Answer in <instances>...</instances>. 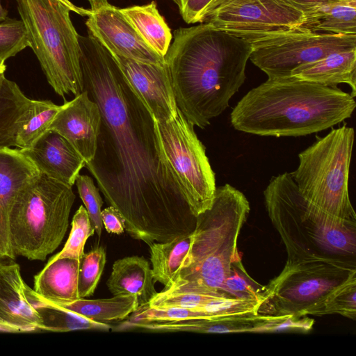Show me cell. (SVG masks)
I'll use <instances>...</instances> for the list:
<instances>
[{
  "label": "cell",
  "instance_id": "83f0119b",
  "mask_svg": "<svg viewBox=\"0 0 356 356\" xmlns=\"http://www.w3.org/2000/svg\"><path fill=\"white\" fill-rule=\"evenodd\" d=\"M61 107L50 100H33L32 113L17 134V147L20 149L31 147L49 131Z\"/></svg>",
  "mask_w": 356,
  "mask_h": 356
},
{
  "label": "cell",
  "instance_id": "7a4b0ae2",
  "mask_svg": "<svg viewBox=\"0 0 356 356\" xmlns=\"http://www.w3.org/2000/svg\"><path fill=\"white\" fill-rule=\"evenodd\" d=\"M250 42L205 23L180 28L164 57L178 109L201 129L220 115L245 80Z\"/></svg>",
  "mask_w": 356,
  "mask_h": 356
},
{
  "label": "cell",
  "instance_id": "ac0fdd59",
  "mask_svg": "<svg viewBox=\"0 0 356 356\" xmlns=\"http://www.w3.org/2000/svg\"><path fill=\"white\" fill-rule=\"evenodd\" d=\"M40 172L73 186L86 161L63 136L48 131L31 147L20 149Z\"/></svg>",
  "mask_w": 356,
  "mask_h": 356
},
{
  "label": "cell",
  "instance_id": "f1b7e54d",
  "mask_svg": "<svg viewBox=\"0 0 356 356\" xmlns=\"http://www.w3.org/2000/svg\"><path fill=\"white\" fill-rule=\"evenodd\" d=\"M356 272L342 284L332 289L312 310L311 315L337 314L355 320Z\"/></svg>",
  "mask_w": 356,
  "mask_h": 356
},
{
  "label": "cell",
  "instance_id": "836d02e7",
  "mask_svg": "<svg viewBox=\"0 0 356 356\" xmlns=\"http://www.w3.org/2000/svg\"><path fill=\"white\" fill-rule=\"evenodd\" d=\"M75 184L80 198L88 213L91 224L100 238L103 229L101 213L104 202L99 194V189L95 185L93 179L88 175H79Z\"/></svg>",
  "mask_w": 356,
  "mask_h": 356
},
{
  "label": "cell",
  "instance_id": "4fadbf2b",
  "mask_svg": "<svg viewBox=\"0 0 356 356\" xmlns=\"http://www.w3.org/2000/svg\"><path fill=\"white\" fill-rule=\"evenodd\" d=\"M88 17V34L111 54L145 63H165L164 58L145 42L119 8L110 4Z\"/></svg>",
  "mask_w": 356,
  "mask_h": 356
},
{
  "label": "cell",
  "instance_id": "30bf717a",
  "mask_svg": "<svg viewBox=\"0 0 356 356\" xmlns=\"http://www.w3.org/2000/svg\"><path fill=\"white\" fill-rule=\"evenodd\" d=\"M155 120V119H154ZM163 152L195 217L210 209L216 189L215 173L194 126L178 109L169 120H156Z\"/></svg>",
  "mask_w": 356,
  "mask_h": 356
},
{
  "label": "cell",
  "instance_id": "7c38bea8",
  "mask_svg": "<svg viewBox=\"0 0 356 356\" xmlns=\"http://www.w3.org/2000/svg\"><path fill=\"white\" fill-rule=\"evenodd\" d=\"M304 13L282 0H217L204 22L249 42L300 27Z\"/></svg>",
  "mask_w": 356,
  "mask_h": 356
},
{
  "label": "cell",
  "instance_id": "5b68a950",
  "mask_svg": "<svg viewBox=\"0 0 356 356\" xmlns=\"http://www.w3.org/2000/svg\"><path fill=\"white\" fill-rule=\"evenodd\" d=\"M250 211L242 192L229 184L216 187L211 208L197 217L191 246L177 280L162 291L229 297L222 287L232 264L241 258L237 243Z\"/></svg>",
  "mask_w": 356,
  "mask_h": 356
},
{
  "label": "cell",
  "instance_id": "44dd1931",
  "mask_svg": "<svg viewBox=\"0 0 356 356\" xmlns=\"http://www.w3.org/2000/svg\"><path fill=\"white\" fill-rule=\"evenodd\" d=\"M80 260L60 258L48 261L34 277L33 291L49 302L71 301L80 298L78 276Z\"/></svg>",
  "mask_w": 356,
  "mask_h": 356
},
{
  "label": "cell",
  "instance_id": "d6986e66",
  "mask_svg": "<svg viewBox=\"0 0 356 356\" xmlns=\"http://www.w3.org/2000/svg\"><path fill=\"white\" fill-rule=\"evenodd\" d=\"M291 76L320 85L337 87L346 83L356 96V49L337 51L295 68Z\"/></svg>",
  "mask_w": 356,
  "mask_h": 356
},
{
  "label": "cell",
  "instance_id": "cb8c5ba5",
  "mask_svg": "<svg viewBox=\"0 0 356 356\" xmlns=\"http://www.w3.org/2000/svg\"><path fill=\"white\" fill-rule=\"evenodd\" d=\"M304 13L300 29L312 32L356 34V0H339L314 7Z\"/></svg>",
  "mask_w": 356,
  "mask_h": 356
},
{
  "label": "cell",
  "instance_id": "52a82bcc",
  "mask_svg": "<svg viewBox=\"0 0 356 356\" xmlns=\"http://www.w3.org/2000/svg\"><path fill=\"white\" fill-rule=\"evenodd\" d=\"M17 8L49 84L65 98L83 91L79 34L58 0H17Z\"/></svg>",
  "mask_w": 356,
  "mask_h": 356
},
{
  "label": "cell",
  "instance_id": "ba28073f",
  "mask_svg": "<svg viewBox=\"0 0 356 356\" xmlns=\"http://www.w3.org/2000/svg\"><path fill=\"white\" fill-rule=\"evenodd\" d=\"M355 131L343 125L299 153V164L291 175L300 193L324 212L356 222L348 179Z\"/></svg>",
  "mask_w": 356,
  "mask_h": 356
},
{
  "label": "cell",
  "instance_id": "e0dca14e",
  "mask_svg": "<svg viewBox=\"0 0 356 356\" xmlns=\"http://www.w3.org/2000/svg\"><path fill=\"white\" fill-rule=\"evenodd\" d=\"M39 173L20 149L0 147V258L16 257L10 241V211L17 193Z\"/></svg>",
  "mask_w": 356,
  "mask_h": 356
},
{
  "label": "cell",
  "instance_id": "6da1fadb",
  "mask_svg": "<svg viewBox=\"0 0 356 356\" xmlns=\"http://www.w3.org/2000/svg\"><path fill=\"white\" fill-rule=\"evenodd\" d=\"M83 90L102 116L95 154L85 167L133 238L149 245L192 234V213L161 148L155 120L111 52L79 35Z\"/></svg>",
  "mask_w": 356,
  "mask_h": 356
},
{
  "label": "cell",
  "instance_id": "7bdbcfd3",
  "mask_svg": "<svg viewBox=\"0 0 356 356\" xmlns=\"http://www.w3.org/2000/svg\"><path fill=\"white\" fill-rule=\"evenodd\" d=\"M171 1H174L179 6V0H171Z\"/></svg>",
  "mask_w": 356,
  "mask_h": 356
},
{
  "label": "cell",
  "instance_id": "8fae6325",
  "mask_svg": "<svg viewBox=\"0 0 356 356\" xmlns=\"http://www.w3.org/2000/svg\"><path fill=\"white\" fill-rule=\"evenodd\" d=\"M252 63L269 79L291 76L298 66L330 54L356 49V34L320 33L296 29L252 41Z\"/></svg>",
  "mask_w": 356,
  "mask_h": 356
},
{
  "label": "cell",
  "instance_id": "603a6c76",
  "mask_svg": "<svg viewBox=\"0 0 356 356\" xmlns=\"http://www.w3.org/2000/svg\"><path fill=\"white\" fill-rule=\"evenodd\" d=\"M33 100L0 73V147H17L19 130L32 113Z\"/></svg>",
  "mask_w": 356,
  "mask_h": 356
},
{
  "label": "cell",
  "instance_id": "1f68e13d",
  "mask_svg": "<svg viewBox=\"0 0 356 356\" xmlns=\"http://www.w3.org/2000/svg\"><path fill=\"white\" fill-rule=\"evenodd\" d=\"M263 289L246 273L241 258L234 261L231 270L224 281L222 291L232 298L252 300L260 302V293Z\"/></svg>",
  "mask_w": 356,
  "mask_h": 356
},
{
  "label": "cell",
  "instance_id": "9c48e42d",
  "mask_svg": "<svg viewBox=\"0 0 356 356\" xmlns=\"http://www.w3.org/2000/svg\"><path fill=\"white\" fill-rule=\"evenodd\" d=\"M355 272L356 268L323 261L286 263L281 273L263 286L257 313L271 316L311 315L327 293Z\"/></svg>",
  "mask_w": 356,
  "mask_h": 356
},
{
  "label": "cell",
  "instance_id": "484cf974",
  "mask_svg": "<svg viewBox=\"0 0 356 356\" xmlns=\"http://www.w3.org/2000/svg\"><path fill=\"white\" fill-rule=\"evenodd\" d=\"M193 233L166 243H150V260L154 282L171 287L177 280L192 243Z\"/></svg>",
  "mask_w": 356,
  "mask_h": 356
},
{
  "label": "cell",
  "instance_id": "ab89813d",
  "mask_svg": "<svg viewBox=\"0 0 356 356\" xmlns=\"http://www.w3.org/2000/svg\"><path fill=\"white\" fill-rule=\"evenodd\" d=\"M91 6V10L97 11L110 5L107 0H88Z\"/></svg>",
  "mask_w": 356,
  "mask_h": 356
},
{
  "label": "cell",
  "instance_id": "d6a6232c",
  "mask_svg": "<svg viewBox=\"0 0 356 356\" xmlns=\"http://www.w3.org/2000/svg\"><path fill=\"white\" fill-rule=\"evenodd\" d=\"M30 47L28 33L22 19H7L0 22V64Z\"/></svg>",
  "mask_w": 356,
  "mask_h": 356
},
{
  "label": "cell",
  "instance_id": "4dcf8cb0",
  "mask_svg": "<svg viewBox=\"0 0 356 356\" xmlns=\"http://www.w3.org/2000/svg\"><path fill=\"white\" fill-rule=\"evenodd\" d=\"M106 252L103 247H96L84 253L80 259L78 291L80 298L92 296L100 280L106 264Z\"/></svg>",
  "mask_w": 356,
  "mask_h": 356
},
{
  "label": "cell",
  "instance_id": "8d00e7d4",
  "mask_svg": "<svg viewBox=\"0 0 356 356\" xmlns=\"http://www.w3.org/2000/svg\"><path fill=\"white\" fill-rule=\"evenodd\" d=\"M103 225L107 232L121 234L124 231V221L120 213L113 206L102 210Z\"/></svg>",
  "mask_w": 356,
  "mask_h": 356
},
{
  "label": "cell",
  "instance_id": "74e56055",
  "mask_svg": "<svg viewBox=\"0 0 356 356\" xmlns=\"http://www.w3.org/2000/svg\"><path fill=\"white\" fill-rule=\"evenodd\" d=\"M293 8L305 13L314 7L339 0H282Z\"/></svg>",
  "mask_w": 356,
  "mask_h": 356
},
{
  "label": "cell",
  "instance_id": "8992f818",
  "mask_svg": "<svg viewBox=\"0 0 356 356\" xmlns=\"http://www.w3.org/2000/svg\"><path fill=\"white\" fill-rule=\"evenodd\" d=\"M76 199L72 186L40 172L17 195L9 214L15 256L44 261L61 243Z\"/></svg>",
  "mask_w": 356,
  "mask_h": 356
},
{
  "label": "cell",
  "instance_id": "9a60e30c",
  "mask_svg": "<svg viewBox=\"0 0 356 356\" xmlns=\"http://www.w3.org/2000/svg\"><path fill=\"white\" fill-rule=\"evenodd\" d=\"M101 120L97 104L83 90L62 105L49 131L66 139L86 163L95 156Z\"/></svg>",
  "mask_w": 356,
  "mask_h": 356
},
{
  "label": "cell",
  "instance_id": "d4e9b609",
  "mask_svg": "<svg viewBox=\"0 0 356 356\" xmlns=\"http://www.w3.org/2000/svg\"><path fill=\"white\" fill-rule=\"evenodd\" d=\"M145 42L164 58L170 46L172 33L154 1L120 9Z\"/></svg>",
  "mask_w": 356,
  "mask_h": 356
},
{
  "label": "cell",
  "instance_id": "60d3db41",
  "mask_svg": "<svg viewBox=\"0 0 356 356\" xmlns=\"http://www.w3.org/2000/svg\"><path fill=\"white\" fill-rule=\"evenodd\" d=\"M8 16V11L6 9H5L1 3L0 0V22L6 20L7 19Z\"/></svg>",
  "mask_w": 356,
  "mask_h": 356
},
{
  "label": "cell",
  "instance_id": "f35d334b",
  "mask_svg": "<svg viewBox=\"0 0 356 356\" xmlns=\"http://www.w3.org/2000/svg\"><path fill=\"white\" fill-rule=\"evenodd\" d=\"M63 4L68 7L71 11L76 13L81 16H89L93 11L91 9H84L81 7H78L72 3L70 0H58Z\"/></svg>",
  "mask_w": 356,
  "mask_h": 356
},
{
  "label": "cell",
  "instance_id": "3957f363",
  "mask_svg": "<svg viewBox=\"0 0 356 356\" xmlns=\"http://www.w3.org/2000/svg\"><path fill=\"white\" fill-rule=\"evenodd\" d=\"M355 97L329 87L289 76L269 79L249 90L233 108L232 127L261 136H303L350 118Z\"/></svg>",
  "mask_w": 356,
  "mask_h": 356
},
{
  "label": "cell",
  "instance_id": "5bb4252c",
  "mask_svg": "<svg viewBox=\"0 0 356 356\" xmlns=\"http://www.w3.org/2000/svg\"><path fill=\"white\" fill-rule=\"evenodd\" d=\"M111 54L156 120L167 121L177 115L178 108L165 63H145Z\"/></svg>",
  "mask_w": 356,
  "mask_h": 356
},
{
  "label": "cell",
  "instance_id": "f546056e",
  "mask_svg": "<svg viewBox=\"0 0 356 356\" xmlns=\"http://www.w3.org/2000/svg\"><path fill=\"white\" fill-rule=\"evenodd\" d=\"M71 225L70 233L63 248L51 257L49 261L60 258L80 260L84 254L86 242L95 232L85 207L81 205L77 209L73 216Z\"/></svg>",
  "mask_w": 356,
  "mask_h": 356
},
{
  "label": "cell",
  "instance_id": "277c9868",
  "mask_svg": "<svg viewBox=\"0 0 356 356\" xmlns=\"http://www.w3.org/2000/svg\"><path fill=\"white\" fill-rule=\"evenodd\" d=\"M264 197L285 246L286 263L323 261L356 268V222L331 216L309 202L289 172L273 177Z\"/></svg>",
  "mask_w": 356,
  "mask_h": 356
},
{
  "label": "cell",
  "instance_id": "7402d4cb",
  "mask_svg": "<svg viewBox=\"0 0 356 356\" xmlns=\"http://www.w3.org/2000/svg\"><path fill=\"white\" fill-rule=\"evenodd\" d=\"M29 298L52 307L66 309L97 322L108 323L127 319L138 306L135 296H114L111 298L87 300L79 298L71 301L49 302L41 298L33 289L27 286Z\"/></svg>",
  "mask_w": 356,
  "mask_h": 356
},
{
  "label": "cell",
  "instance_id": "4316f807",
  "mask_svg": "<svg viewBox=\"0 0 356 356\" xmlns=\"http://www.w3.org/2000/svg\"><path fill=\"white\" fill-rule=\"evenodd\" d=\"M42 319V330L67 332L72 330L109 331L108 323L97 322L70 311L55 307L29 298Z\"/></svg>",
  "mask_w": 356,
  "mask_h": 356
},
{
  "label": "cell",
  "instance_id": "e575fe53",
  "mask_svg": "<svg viewBox=\"0 0 356 356\" xmlns=\"http://www.w3.org/2000/svg\"><path fill=\"white\" fill-rule=\"evenodd\" d=\"M314 321L311 318L284 316L278 319L266 322L257 327L254 332H274L284 330L308 331L312 329Z\"/></svg>",
  "mask_w": 356,
  "mask_h": 356
},
{
  "label": "cell",
  "instance_id": "b9f144b4",
  "mask_svg": "<svg viewBox=\"0 0 356 356\" xmlns=\"http://www.w3.org/2000/svg\"><path fill=\"white\" fill-rule=\"evenodd\" d=\"M6 70V65L5 64H0V73H4Z\"/></svg>",
  "mask_w": 356,
  "mask_h": 356
},
{
  "label": "cell",
  "instance_id": "ffe728a7",
  "mask_svg": "<svg viewBox=\"0 0 356 356\" xmlns=\"http://www.w3.org/2000/svg\"><path fill=\"white\" fill-rule=\"evenodd\" d=\"M106 285L113 296H136L139 305L148 304L158 293L152 268L143 257L131 256L115 261Z\"/></svg>",
  "mask_w": 356,
  "mask_h": 356
},
{
  "label": "cell",
  "instance_id": "d590c367",
  "mask_svg": "<svg viewBox=\"0 0 356 356\" xmlns=\"http://www.w3.org/2000/svg\"><path fill=\"white\" fill-rule=\"evenodd\" d=\"M217 0H179V10L188 24L204 22Z\"/></svg>",
  "mask_w": 356,
  "mask_h": 356
},
{
  "label": "cell",
  "instance_id": "2e32d148",
  "mask_svg": "<svg viewBox=\"0 0 356 356\" xmlns=\"http://www.w3.org/2000/svg\"><path fill=\"white\" fill-rule=\"evenodd\" d=\"M19 265L0 258V331L28 332L42 330L41 316L27 295Z\"/></svg>",
  "mask_w": 356,
  "mask_h": 356
}]
</instances>
